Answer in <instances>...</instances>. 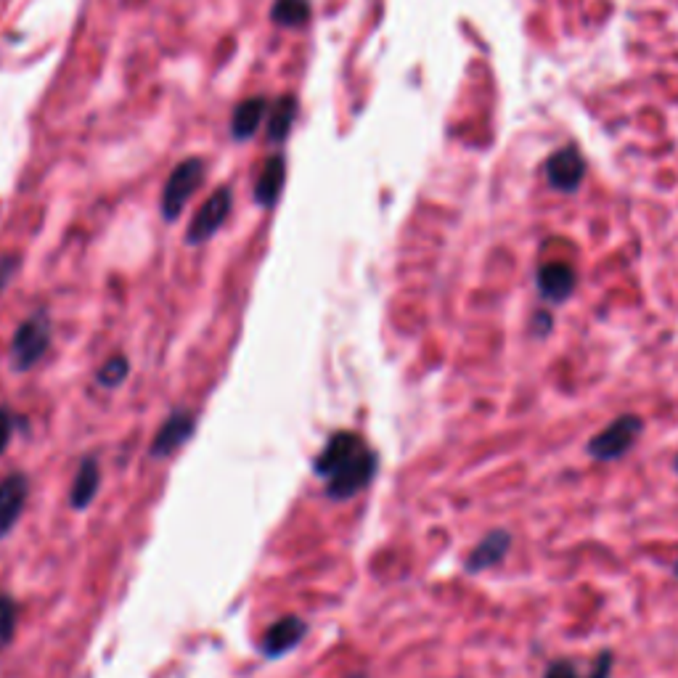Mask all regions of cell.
I'll use <instances>...</instances> for the list:
<instances>
[{"mask_svg":"<svg viewBox=\"0 0 678 678\" xmlns=\"http://www.w3.org/2000/svg\"><path fill=\"white\" fill-rule=\"evenodd\" d=\"M204 181V162L202 159H186L175 167L173 175L167 178L165 191H162V215L165 220H175L186 210V204L191 202V196Z\"/></svg>","mask_w":678,"mask_h":678,"instance_id":"4","label":"cell"},{"mask_svg":"<svg viewBox=\"0 0 678 678\" xmlns=\"http://www.w3.org/2000/svg\"><path fill=\"white\" fill-rule=\"evenodd\" d=\"M14 271H16V260H14V257H3V260H0V289L6 287L8 281H11Z\"/></svg>","mask_w":678,"mask_h":678,"instance_id":"23","label":"cell"},{"mask_svg":"<svg viewBox=\"0 0 678 678\" xmlns=\"http://www.w3.org/2000/svg\"><path fill=\"white\" fill-rule=\"evenodd\" d=\"M673 575L678 578V557H676V562H673Z\"/></svg>","mask_w":678,"mask_h":678,"instance_id":"24","label":"cell"},{"mask_svg":"<svg viewBox=\"0 0 678 678\" xmlns=\"http://www.w3.org/2000/svg\"><path fill=\"white\" fill-rule=\"evenodd\" d=\"M546 178H549L551 189L573 194L581 189L583 178H586V159L575 146H565L557 154H551L546 162Z\"/></svg>","mask_w":678,"mask_h":678,"instance_id":"10","label":"cell"},{"mask_svg":"<svg viewBox=\"0 0 678 678\" xmlns=\"http://www.w3.org/2000/svg\"><path fill=\"white\" fill-rule=\"evenodd\" d=\"M265 112H268V101H265V98H247V101H242V104L236 106L234 122H231L234 136L236 138L255 136L257 128H260V122H263Z\"/></svg>","mask_w":678,"mask_h":678,"instance_id":"14","label":"cell"},{"mask_svg":"<svg viewBox=\"0 0 678 678\" xmlns=\"http://www.w3.org/2000/svg\"><path fill=\"white\" fill-rule=\"evenodd\" d=\"M535 287L549 305H565L578 287V273L565 260H551L535 271Z\"/></svg>","mask_w":678,"mask_h":678,"instance_id":"7","label":"cell"},{"mask_svg":"<svg viewBox=\"0 0 678 678\" xmlns=\"http://www.w3.org/2000/svg\"><path fill=\"white\" fill-rule=\"evenodd\" d=\"M11 435H14V414L8 408H0V456L11 443Z\"/></svg>","mask_w":678,"mask_h":678,"instance_id":"22","label":"cell"},{"mask_svg":"<svg viewBox=\"0 0 678 678\" xmlns=\"http://www.w3.org/2000/svg\"><path fill=\"white\" fill-rule=\"evenodd\" d=\"M231 207H234V194H231V189L215 191V194L202 204V210L196 212L194 220H191L186 242L204 244L207 239H212V236L220 231V226L226 223Z\"/></svg>","mask_w":678,"mask_h":678,"instance_id":"6","label":"cell"},{"mask_svg":"<svg viewBox=\"0 0 678 678\" xmlns=\"http://www.w3.org/2000/svg\"><path fill=\"white\" fill-rule=\"evenodd\" d=\"M130 377V361L128 355L114 353L112 358H106L96 371V382L98 387H104V390H117V387L125 385V379Z\"/></svg>","mask_w":678,"mask_h":678,"instance_id":"16","label":"cell"},{"mask_svg":"<svg viewBox=\"0 0 678 678\" xmlns=\"http://www.w3.org/2000/svg\"><path fill=\"white\" fill-rule=\"evenodd\" d=\"M98 490H101V461L98 456L88 453L80 459L75 469V480L69 485V506L75 512H85L91 509L93 501H96Z\"/></svg>","mask_w":678,"mask_h":678,"instance_id":"12","label":"cell"},{"mask_svg":"<svg viewBox=\"0 0 678 678\" xmlns=\"http://www.w3.org/2000/svg\"><path fill=\"white\" fill-rule=\"evenodd\" d=\"M271 16L273 22L284 24V27H302L310 19V3L308 0H276Z\"/></svg>","mask_w":678,"mask_h":678,"instance_id":"17","label":"cell"},{"mask_svg":"<svg viewBox=\"0 0 678 678\" xmlns=\"http://www.w3.org/2000/svg\"><path fill=\"white\" fill-rule=\"evenodd\" d=\"M30 498V477L24 472H11L0 480V541L22 520Z\"/></svg>","mask_w":678,"mask_h":678,"instance_id":"9","label":"cell"},{"mask_svg":"<svg viewBox=\"0 0 678 678\" xmlns=\"http://www.w3.org/2000/svg\"><path fill=\"white\" fill-rule=\"evenodd\" d=\"M313 472L324 480L326 496L332 501H350L374 483L379 456L363 435L339 430L318 451Z\"/></svg>","mask_w":678,"mask_h":678,"instance_id":"1","label":"cell"},{"mask_svg":"<svg viewBox=\"0 0 678 678\" xmlns=\"http://www.w3.org/2000/svg\"><path fill=\"white\" fill-rule=\"evenodd\" d=\"M308 636V623L300 615H284L265 631L260 641V655L268 660H279L300 647V641Z\"/></svg>","mask_w":678,"mask_h":678,"instance_id":"11","label":"cell"},{"mask_svg":"<svg viewBox=\"0 0 678 678\" xmlns=\"http://www.w3.org/2000/svg\"><path fill=\"white\" fill-rule=\"evenodd\" d=\"M53 326L48 313L38 310L32 313L30 318H24L19 329L14 332L11 339V347H8V361H11V369L24 374V371L35 369L43 358H46L48 347H51Z\"/></svg>","mask_w":678,"mask_h":678,"instance_id":"3","label":"cell"},{"mask_svg":"<svg viewBox=\"0 0 678 678\" xmlns=\"http://www.w3.org/2000/svg\"><path fill=\"white\" fill-rule=\"evenodd\" d=\"M612 671H615V652L612 649H599L586 678H612Z\"/></svg>","mask_w":678,"mask_h":678,"instance_id":"20","label":"cell"},{"mask_svg":"<svg viewBox=\"0 0 678 678\" xmlns=\"http://www.w3.org/2000/svg\"><path fill=\"white\" fill-rule=\"evenodd\" d=\"M512 533L506 528H493L472 546L467 557H464V573L480 575L485 570H493L506 559V554L512 551Z\"/></svg>","mask_w":678,"mask_h":678,"instance_id":"8","label":"cell"},{"mask_svg":"<svg viewBox=\"0 0 678 678\" xmlns=\"http://www.w3.org/2000/svg\"><path fill=\"white\" fill-rule=\"evenodd\" d=\"M543 678H583V676L581 671H578V663H575L573 657H557V660H551V663L546 665Z\"/></svg>","mask_w":678,"mask_h":678,"instance_id":"19","label":"cell"},{"mask_svg":"<svg viewBox=\"0 0 678 678\" xmlns=\"http://www.w3.org/2000/svg\"><path fill=\"white\" fill-rule=\"evenodd\" d=\"M350 678H369V676H366V673H355V676H350Z\"/></svg>","mask_w":678,"mask_h":678,"instance_id":"25","label":"cell"},{"mask_svg":"<svg viewBox=\"0 0 678 678\" xmlns=\"http://www.w3.org/2000/svg\"><path fill=\"white\" fill-rule=\"evenodd\" d=\"M294 114H297V101H294L292 96L287 98H279L276 101V106H271V117H268V138L271 141H284V138L289 136V128H292L294 122Z\"/></svg>","mask_w":678,"mask_h":678,"instance_id":"15","label":"cell"},{"mask_svg":"<svg viewBox=\"0 0 678 678\" xmlns=\"http://www.w3.org/2000/svg\"><path fill=\"white\" fill-rule=\"evenodd\" d=\"M551 332H554V316H551V310H535L533 316H530V334L535 339H546Z\"/></svg>","mask_w":678,"mask_h":678,"instance_id":"21","label":"cell"},{"mask_svg":"<svg viewBox=\"0 0 678 678\" xmlns=\"http://www.w3.org/2000/svg\"><path fill=\"white\" fill-rule=\"evenodd\" d=\"M641 435H644V419L639 414H631V411L620 414L588 440L586 456L599 461V464H612V461L626 459L628 453L636 448Z\"/></svg>","mask_w":678,"mask_h":678,"instance_id":"2","label":"cell"},{"mask_svg":"<svg viewBox=\"0 0 678 678\" xmlns=\"http://www.w3.org/2000/svg\"><path fill=\"white\" fill-rule=\"evenodd\" d=\"M19 626V604L11 594H0V652L11 647Z\"/></svg>","mask_w":678,"mask_h":678,"instance_id":"18","label":"cell"},{"mask_svg":"<svg viewBox=\"0 0 678 678\" xmlns=\"http://www.w3.org/2000/svg\"><path fill=\"white\" fill-rule=\"evenodd\" d=\"M284 175H287V170H284V159L271 157L268 162H265L263 170H260V175H257V183H255L257 204H263V207H271V204L279 199L281 189H284Z\"/></svg>","mask_w":678,"mask_h":678,"instance_id":"13","label":"cell"},{"mask_svg":"<svg viewBox=\"0 0 678 678\" xmlns=\"http://www.w3.org/2000/svg\"><path fill=\"white\" fill-rule=\"evenodd\" d=\"M673 469H676V475H678V453H676V461H673Z\"/></svg>","mask_w":678,"mask_h":678,"instance_id":"26","label":"cell"},{"mask_svg":"<svg viewBox=\"0 0 678 678\" xmlns=\"http://www.w3.org/2000/svg\"><path fill=\"white\" fill-rule=\"evenodd\" d=\"M196 432V416L191 411H173L165 422L159 424L157 435L149 445L151 459H170L175 451H181Z\"/></svg>","mask_w":678,"mask_h":678,"instance_id":"5","label":"cell"}]
</instances>
